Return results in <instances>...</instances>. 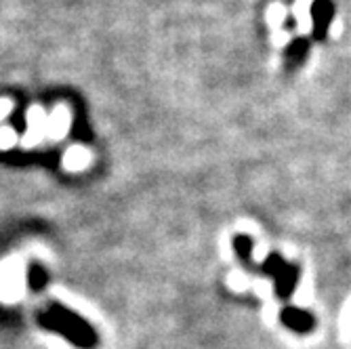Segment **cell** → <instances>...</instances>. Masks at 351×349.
Segmentation results:
<instances>
[{
    "mask_svg": "<svg viewBox=\"0 0 351 349\" xmlns=\"http://www.w3.org/2000/svg\"><path fill=\"white\" fill-rule=\"evenodd\" d=\"M47 122L49 116L40 106H32L27 110V131L21 139L23 147H36L47 137Z\"/></svg>",
    "mask_w": 351,
    "mask_h": 349,
    "instance_id": "1",
    "label": "cell"
},
{
    "mask_svg": "<svg viewBox=\"0 0 351 349\" xmlns=\"http://www.w3.org/2000/svg\"><path fill=\"white\" fill-rule=\"evenodd\" d=\"M23 287V276H21V267L15 263H7L3 269H0V297L5 299H15L19 297Z\"/></svg>",
    "mask_w": 351,
    "mask_h": 349,
    "instance_id": "2",
    "label": "cell"
},
{
    "mask_svg": "<svg viewBox=\"0 0 351 349\" xmlns=\"http://www.w3.org/2000/svg\"><path fill=\"white\" fill-rule=\"evenodd\" d=\"M70 124H72V114L66 106H57L47 122V137L51 141H59L70 133Z\"/></svg>",
    "mask_w": 351,
    "mask_h": 349,
    "instance_id": "3",
    "label": "cell"
},
{
    "mask_svg": "<svg viewBox=\"0 0 351 349\" xmlns=\"http://www.w3.org/2000/svg\"><path fill=\"white\" fill-rule=\"evenodd\" d=\"M90 163V152L82 145H72L66 156H63V169H68L72 173L84 171Z\"/></svg>",
    "mask_w": 351,
    "mask_h": 349,
    "instance_id": "4",
    "label": "cell"
},
{
    "mask_svg": "<svg viewBox=\"0 0 351 349\" xmlns=\"http://www.w3.org/2000/svg\"><path fill=\"white\" fill-rule=\"evenodd\" d=\"M15 145H17V133L11 126H3L0 129V149H11Z\"/></svg>",
    "mask_w": 351,
    "mask_h": 349,
    "instance_id": "5",
    "label": "cell"
},
{
    "mask_svg": "<svg viewBox=\"0 0 351 349\" xmlns=\"http://www.w3.org/2000/svg\"><path fill=\"white\" fill-rule=\"evenodd\" d=\"M13 110V101L11 99H0V120L7 118Z\"/></svg>",
    "mask_w": 351,
    "mask_h": 349,
    "instance_id": "6",
    "label": "cell"
}]
</instances>
